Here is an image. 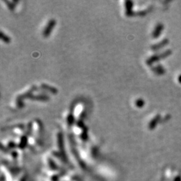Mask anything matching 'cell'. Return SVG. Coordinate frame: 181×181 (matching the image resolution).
<instances>
[{
  "instance_id": "1",
  "label": "cell",
  "mask_w": 181,
  "mask_h": 181,
  "mask_svg": "<svg viewBox=\"0 0 181 181\" xmlns=\"http://www.w3.org/2000/svg\"><path fill=\"white\" fill-rule=\"evenodd\" d=\"M179 81H180V82L181 83V76H180V77H179Z\"/></svg>"
}]
</instances>
